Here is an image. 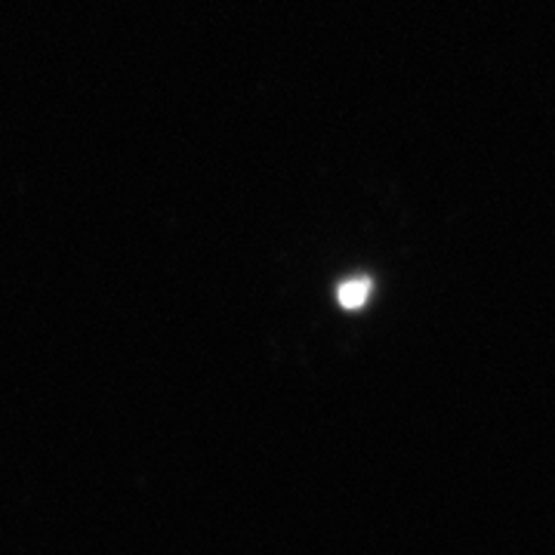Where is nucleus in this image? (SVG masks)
Returning a JSON list of instances; mask_svg holds the SVG:
<instances>
[{
  "label": "nucleus",
  "instance_id": "nucleus-1",
  "mask_svg": "<svg viewBox=\"0 0 555 555\" xmlns=\"http://www.w3.org/2000/svg\"><path fill=\"white\" fill-rule=\"evenodd\" d=\"M371 294H374V281L367 275L346 278L337 287V299L343 309H361L371 299Z\"/></svg>",
  "mask_w": 555,
  "mask_h": 555
}]
</instances>
